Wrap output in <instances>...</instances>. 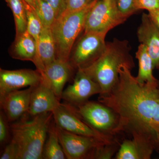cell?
<instances>
[{"label":"cell","mask_w":159,"mask_h":159,"mask_svg":"<svg viewBox=\"0 0 159 159\" xmlns=\"http://www.w3.org/2000/svg\"><path fill=\"white\" fill-rule=\"evenodd\" d=\"M43 76L37 70H6L0 69V96L27 87H34L41 81Z\"/></svg>","instance_id":"cell-11"},{"label":"cell","mask_w":159,"mask_h":159,"mask_svg":"<svg viewBox=\"0 0 159 159\" xmlns=\"http://www.w3.org/2000/svg\"><path fill=\"white\" fill-rule=\"evenodd\" d=\"M136 57L139 62V72L136 77L137 81L141 84L145 83L157 84L158 80L154 77V67L152 59L144 45L140 44Z\"/></svg>","instance_id":"cell-19"},{"label":"cell","mask_w":159,"mask_h":159,"mask_svg":"<svg viewBox=\"0 0 159 159\" xmlns=\"http://www.w3.org/2000/svg\"><path fill=\"white\" fill-rule=\"evenodd\" d=\"M135 0H116L118 10L126 19L138 11L135 6Z\"/></svg>","instance_id":"cell-25"},{"label":"cell","mask_w":159,"mask_h":159,"mask_svg":"<svg viewBox=\"0 0 159 159\" xmlns=\"http://www.w3.org/2000/svg\"><path fill=\"white\" fill-rule=\"evenodd\" d=\"M24 1H25L26 3L30 5L31 7H33L34 9L36 0H24Z\"/></svg>","instance_id":"cell-31"},{"label":"cell","mask_w":159,"mask_h":159,"mask_svg":"<svg viewBox=\"0 0 159 159\" xmlns=\"http://www.w3.org/2000/svg\"><path fill=\"white\" fill-rule=\"evenodd\" d=\"M33 87L11 91L0 96L1 108L9 122H15L27 114Z\"/></svg>","instance_id":"cell-13"},{"label":"cell","mask_w":159,"mask_h":159,"mask_svg":"<svg viewBox=\"0 0 159 159\" xmlns=\"http://www.w3.org/2000/svg\"><path fill=\"white\" fill-rule=\"evenodd\" d=\"M102 93L100 86L82 69L77 70L74 82L63 91L61 99L67 103L78 106L89 101L93 95Z\"/></svg>","instance_id":"cell-10"},{"label":"cell","mask_w":159,"mask_h":159,"mask_svg":"<svg viewBox=\"0 0 159 159\" xmlns=\"http://www.w3.org/2000/svg\"><path fill=\"white\" fill-rule=\"evenodd\" d=\"M66 103L84 122L101 134L115 138L120 133L119 116L107 106L90 101L78 106Z\"/></svg>","instance_id":"cell-5"},{"label":"cell","mask_w":159,"mask_h":159,"mask_svg":"<svg viewBox=\"0 0 159 159\" xmlns=\"http://www.w3.org/2000/svg\"><path fill=\"white\" fill-rule=\"evenodd\" d=\"M17 146L12 141H10L3 151L0 159H17Z\"/></svg>","instance_id":"cell-28"},{"label":"cell","mask_w":159,"mask_h":159,"mask_svg":"<svg viewBox=\"0 0 159 159\" xmlns=\"http://www.w3.org/2000/svg\"><path fill=\"white\" fill-rule=\"evenodd\" d=\"M122 66L113 88L98 101L113 110L119 117V133L125 132L147 142L159 151L157 129L159 126V89L157 84H141Z\"/></svg>","instance_id":"cell-1"},{"label":"cell","mask_w":159,"mask_h":159,"mask_svg":"<svg viewBox=\"0 0 159 159\" xmlns=\"http://www.w3.org/2000/svg\"><path fill=\"white\" fill-rule=\"evenodd\" d=\"M8 120L3 111L0 113V143L5 144L8 140L9 126Z\"/></svg>","instance_id":"cell-27"},{"label":"cell","mask_w":159,"mask_h":159,"mask_svg":"<svg viewBox=\"0 0 159 159\" xmlns=\"http://www.w3.org/2000/svg\"><path fill=\"white\" fill-rule=\"evenodd\" d=\"M43 149V159H65L66 157L60 142L57 126L53 119Z\"/></svg>","instance_id":"cell-20"},{"label":"cell","mask_w":159,"mask_h":159,"mask_svg":"<svg viewBox=\"0 0 159 159\" xmlns=\"http://www.w3.org/2000/svg\"><path fill=\"white\" fill-rule=\"evenodd\" d=\"M157 87L159 89V80H158Z\"/></svg>","instance_id":"cell-33"},{"label":"cell","mask_w":159,"mask_h":159,"mask_svg":"<svg viewBox=\"0 0 159 159\" xmlns=\"http://www.w3.org/2000/svg\"><path fill=\"white\" fill-rule=\"evenodd\" d=\"M4 1H5L6 3H8V2H9V0H4Z\"/></svg>","instance_id":"cell-34"},{"label":"cell","mask_w":159,"mask_h":159,"mask_svg":"<svg viewBox=\"0 0 159 159\" xmlns=\"http://www.w3.org/2000/svg\"><path fill=\"white\" fill-rule=\"evenodd\" d=\"M135 6L137 11L141 9L148 11L159 10V0H135Z\"/></svg>","instance_id":"cell-26"},{"label":"cell","mask_w":159,"mask_h":159,"mask_svg":"<svg viewBox=\"0 0 159 159\" xmlns=\"http://www.w3.org/2000/svg\"><path fill=\"white\" fill-rule=\"evenodd\" d=\"M149 16L159 29V10L148 11Z\"/></svg>","instance_id":"cell-30"},{"label":"cell","mask_w":159,"mask_h":159,"mask_svg":"<svg viewBox=\"0 0 159 159\" xmlns=\"http://www.w3.org/2000/svg\"><path fill=\"white\" fill-rule=\"evenodd\" d=\"M53 112L31 117L26 115L10 126L11 140L17 146V159H43L44 145L53 120Z\"/></svg>","instance_id":"cell-3"},{"label":"cell","mask_w":159,"mask_h":159,"mask_svg":"<svg viewBox=\"0 0 159 159\" xmlns=\"http://www.w3.org/2000/svg\"><path fill=\"white\" fill-rule=\"evenodd\" d=\"M25 3L27 13V30L34 38L37 45L43 26L34 8L25 2Z\"/></svg>","instance_id":"cell-23"},{"label":"cell","mask_w":159,"mask_h":159,"mask_svg":"<svg viewBox=\"0 0 159 159\" xmlns=\"http://www.w3.org/2000/svg\"><path fill=\"white\" fill-rule=\"evenodd\" d=\"M38 59L34 65L41 74L56 58L55 43L51 27H43L37 43Z\"/></svg>","instance_id":"cell-16"},{"label":"cell","mask_w":159,"mask_h":159,"mask_svg":"<svg viewBox=\"0 0 159 159\" xmlns=\"http://www.w3.org/2000/svg\"><path fill=\"white\" fill-rule=\"evenodd\" d=\"M73 69L69 61L56 59L46 66L44 70L41 74L48 80L60 100L64 88L70 79Z\"/></svg>","instance_id":"cell-15"},{"label":"cell","mask_w":159,"mask_h":159,"mask_svg":"<svg viewBox=\"0 0 159 159\" xmlns=\"http://www.w3.org/2000/svg\"><path fill=\"white\" fill-rule=\"evenodd\" d=\"M130 50L128 41L115 39L107 43L105 51L98 59L82 69L100 86L102 93L99 95H106L112 89L118 81L122 67L131 70L135 67Z\"/></svg>","instance_id":"cell-2"},{"label":"cell","mask_w":159,"mask_h":159,"mask_svg":"<svg viewBox=\"0 0 159 159\" xmlns=\"http://www.w3.org/2000/svg\"><path fill=\"white\" fill-rule=\"evenodd\" d=\"M9 53L14 59L29 61L36 64L38 59L37 43L33 36L27 31L18 36L11 46Z\"/></svg>","instance_id":"cell-17"},{"label":"cell","mask_w":159,"mask_h":159,"mask_svg":"<svg viewBox=\"0 0 159 159\" xmlns=\"http://www.w3.org/2000/svg\"><path fill=\"white\" fill-rule=\"evenodd\" d=\"M57 129L66 159H93L97 149L103 144L110 143L93 137L71 133L57 126Z\"/></svg>","instance_id":"cell-8"},{"label":"cell","mask_w":159,"mask_h":159,"mask_svg":"<svg viewBox=\"0 0 159 159\" xmlns=\"http://www.w3.org/2000/svg\"><path fill=\"white\" fill-rule=\"evenodd\" d=\"M60 103L48 80L43 77L39 83L33 87L27 114L33 117L44 113L53 112Z\"/></svg>","instance_id":"cell-12"},{"label":"cell","mask_w":159,"mask_h":159,"mask_svg":"<svg viewBox=\"0 0 159 159\" xmlns=\"http://www.w3.org/2000/svg\"><path fill=\"white\" fill-rule=\"evenodd\" d=\"M154 150L151 145L142 140L126 139L120 144L115 159H149Z\"/></svg>","instance_id":"cell-18"},{"label":"cell","mask_w":159,"mask_h":159,"mask_svg":"<svg viewBox=\"0 0 159 159\" xmlns=\"http://www.w3.org/2000/svg\"><path fill=\"white\" fill-rule=\"evenodd\" d=\"M106 33L84 32L71 52L69 62L74 69H85L103 53L107 42Z\"/></svg>","instance_id":"cell-7"},{"label":"cell","mask_w":159,"mask_h":159,"mask_svg":"<svg viewBox=\"0 0 159 159\" xmlns=\"http://www.w3.org/2000/svg\"><path fill=\"white\" fill-rule=\"evenodd\" d=\"M53 119L56 126L71 133L93 137L106 142L116 141V138L105 136L89 126L69 107L66 103H60L53 112Z\"/></svg>","instance_id":"cell-9"},{"label":"cell","mask_w":159,"mask_h":159,"mask_svg":"<svg viewBox=\"0 0 159 159\" xmlns=\"http://www.w3.org/2000/svg\"><path fill=\"white\" fill-rule=\"evenodd\" d=\"M119 12L116 0H99L89 11L84 32H107L126 20Z\"/></svg>","instance_id":"cell-6"},{"label":"cell","mask_w":159,"mask_h":159,"mask_svg":"<svg viewBox=\"0 0 159 159\" xmlns=\"http://www.w3.org/2000/svg\"><path fill=\"white\" fill-rule=\"evenodd\" d=\"M54 9L56 19L62 15L66 10V0H44Z\"/></svg>","instance_id":"cell-29"},{"label":"cell","mask_w":159,"mask_h":159,"mask_svg":"<svg viewBox=\"0 0 159 159\" xmlns=\"http://www.w3.org/2000/svg\"><path fill=\"white\" fill-rule=\"evenodd\" d=\"M137 36L144 45L153 61L154 69H159V29L149 14L143 13Z\"/></svg>","instance_id":"cell-14"},{"label":"cell","mask_w":159,"mask_h":159,"mask_svg":"<svg viewBox=\"0 0 159 159\" xmlns=\"http://www.w3.org/2000/svg\"><path fill=\"white\" fill-rule=\"evenodd\" d=\"M99 0H66L65 12H74L93 7Z\"/></svg>","instance_id":"cell-24"},{"label":"cell","mask_w":159,"mask_h":159,"mask_svg":"<svg viewBox=\"0 0 159 159\" xmlns=\"http://www.w3.org/2000/svg\"><path fill=\"white\" fill-rule=\"evenodd\" d=\"M14 16L16 26V36L27 31V13L24 0H9L7 3Z\"/></svg>","instance_id":"cell-21"},{"label":"cell","mask_w":159,"mask_h":159,"mask_svg":"<svg viewBox=\"0 0 159 159\" xmlns=\"http://www.w3.org/2000/svg\"><path fill=\"white\" fill-rule=\"evenodd\" d=\"M92 7L64 12L51 26L57 59L69 61L74 43L84 29L86 17Z\"/></svg>","instance_id":"cell-4"},{"label":"cell","mask_w":159,"mask_h":159,"mask_svg":"<svg viewBox=\"0 0 159 159\" xmlns=\"http://www.w3.org/2000/svg\"><path fill=\"white\" fill-rule=\"evenodd\" d=\"M157 134L158 138V139L159 140V127L157 129Z\"/></svg>","instance_id":"cell-32"},{"label":"cell","mask_w":159,"mask_h":159,"mask_svg":"<svg viewBox=\"0 0 159 159\" xmlns=\"http://www.w3.org/2000/svg\"><path fill=\"white\" fill-rule=\"evenodd\" d=\"M34 9L43 26L51 28L56 20V14L52 7L44 0H36Z\"/></svg>","instance_id":"cell-22"}]
</instances>
